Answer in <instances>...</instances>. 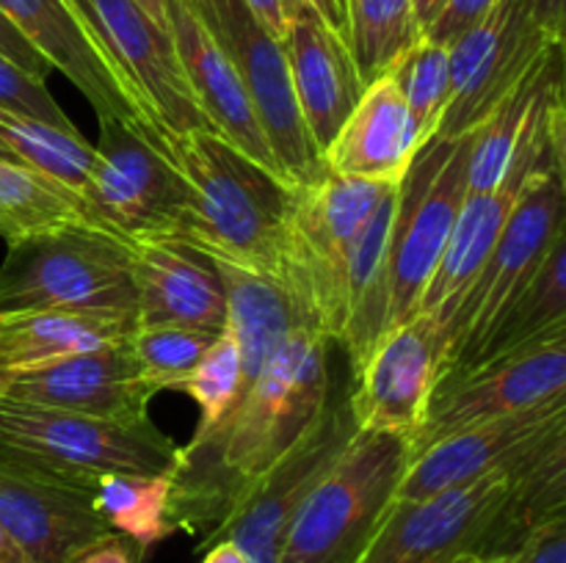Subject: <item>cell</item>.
<instances>
[{
    "instance_id": "1",
    "label": "cell",
    "mask_w": 566,
    "mask_h": 563,
    "mask_svg": "<svg viewBox=\"0 0 566 563\" xmlns=\"http://www.w3.org/2000/svg\"><path fill=\"white\" fill-rule=\"evenodd\" d=\"M332 346L318 329L296 326L230 417L205 442L180 447V467L171 475L177 530L205 539L232 502L302 439L329 401Z\"/></svg>"
},
{
    "instance_id": "2",
    "label": "cell",
    "mask_w": 566,
    "mask_h": 563,
    "mask_svg": "<svg viewBox=\"0 0 566 563\" xmlns=\"http://www.w3.org/2000/svg\"><path fill=\"white\" fill-rule=\"evenodd\" d=\"M166 152L188 191L180 232L171 243L280 282L291 182L213 130L166 138Z\"/></svg>"
},
{
    "instance_id": "3",
    "label": "cell",
    "mask_w": 566,
    "mask_h": 563,
    "mask_svg": "<svg viewBox=\"0 0 566 563\" xmlns=\"http://www.w3.org/2000/svg\"><path fill=\"white\" fill-rule=\"evenodd\" d=\"M390 188L387 182L354 180L329 169L318 180L293 188L282 232L280 285L298 320L332 342L340 323L348 254Z\"/></svg>"
},
{
    "instance_id": "4",
    "label": "cell",
    "mask_w": 566,
    "mask_h": 563,
    "mask_svg": "<svg viewBox=\"0 0 566 563\" xmlns=\"http://www.w3.org/2000/svg\"><path fill=\"white\" fill-rule=\"evenodd\" d=\"M409 442L357 431L298 506L276 563H354L390 506Z\"/></svg>"
},
{
    "instance_id": "5",
    "label": "cell",
    "mask_w": 566,
    "mask_h": 563,
    "mask_svg": "<svg viewBox=\"0 0 566 563\" xmlns=\"http://www.w3.org/2000/svg\"><path fill=\"white\" fill-rule=\"evenodd\" d=\"M0 312H133L130 243L92 226H64L9 246Z\"/></svg>"
},
{
    "instance_id": "6",
    "label": "cell",
    "mask_w": 566,
    "mask_h": 563,
    "mask_svg": "<svg viewBox=\"0 0 566 563\" xmlns=\"http://www.w3.org/2000/svg\"><path fill=\"white\" fill-rule=\"evenodd\" d=\"M136 119L166 144L210 130L193 103L175 42L136 0H70Z\"/></svg>"
},
{
    "instance_id": "7",
    "label": "cell",
    "mask_w": 566,
    "mask_h": 563,
    "mask_svg": "<svg viewBox=\"0 0 566 563\" xmlns=\"http://www.w3.org/2000/svg\"><path fill=\"white\" fill-rule=\"evenodd\" d=\"M564 169L531 177L479 279L446 329L440 379L468 368L564 235Z\"/></svg>"
},
{
    "instance_id": "8",
    "label": "cell",
    "mask_w": 566,
    "mask_h": 563,
    "mask_svg": "<svg viewBox=\"0 0 566 563\" xmlns=\"http://www.w3.org/2000/svg\"><path fill=\"white\" fill-rule=\"evenodd\" d=\"M468 152L470 132L453 141H429L401 180L387 259L385 331L418 315L468 196Z\"/></svg>"
},
{
    "instance_id": "9",
    "label": "cell",
    "mask_w": 566,
    "mask_h": 563,
    "mask_svg": "<svg viewBox=\"0 0 566 563\" xmlns=\"http://www.w3.org/2000/svg\"><path fill=\"white\" fill-rule=\"evenodd\" d=\"M92 174L81 199L125 243L175 241L188 191L166 144L130 121L99 116Z\"/></svg>"
},
{
    "instance_id": "10",
    "label": "cell",
    "mask_w": 566,
    "mask_h": 563,
    "mask_svg": "<svg viewBox=\"0 0 566 563\" xmlns=\"http://www.w3.org/2000/svg\"><path fill=\"white\" fill-rule=\"evenodd\" d=\"M0 447L83 478L108 472L175 475L180 467V447L149 414L92 417L0 403Z\"/></svg>"
},
{
    "instance_id": "11",
    "label": "cell",
    "mask_w": 566,
    "mask_h": 563,
    "mask_svg": "<svg viewBox=\"0 0 566 563\" xmlns=\"http://www.w3.org/2000/svg\"><path fill=\"white\" fill-rule=\"evenodd\" d=\"M188 3L235 66L285 180L293 188L318 180L326 166L298 114L282 39L265 31L263 22L249 11L243 0H188Z\"/></svg>"
},
{
    "instance_id": "12",
    "label": "cell",
    "mask_w": 566,
    "mask_h": 563,
    "mask_svg": "<svg viewBox=\"0 0 566 563\" xmlns=\"http://www.w3.org/2000/svg\"><path fill=\"white\" fill-rule=\"evenodd\" d=\"M357 431L348 395L326 401L302 439L232 502L227 517L199 541V550H208L216 541H232L249 563H276L298 506Z\"/></svg>"
},
{
    "instance_id": "13",
    "label": "cell",
    "mask_w": 566,
    "mask_h": 563,
    "mask_svg": "<svg viewBox=\"0 0 566 563\" xmlns=\"http://www.w3.org/2000/svg\"><path fill=\"white\" fill-rule=\"evenodd\" d=\"M558 397H566V331L437 381L423 423L407 439L409 456L468 425L528 412Z\"/></svg>"
},
{
    "instance_id": "14",
    "label": "cell",
    "mask_w": 566,
    "mask_h": 563,
    "mask_svg": "<svg viewBox=\"0 0 566 563\" xmlns=\"http://www.w3.org/2000/svg\"><path fill=\"white\" fill-rule=\"evenodd\" d=\"M94 480L0 447V528L28 563H70L111 533L94 511Z\"/></svg>"
},
{
    "instance_id": "15",
    "label": "cell",
    "mask_w": 566,
    "mask_h": 563,
    "mask_svg": "<svg viewBox=\"0 0 566 563\" xmlns=\"http://www.w3.org/2000/svg\"><path fill=\"white\" fill-rule=\"evenodd\" d=\"M514 472L453 486L423 500H390L354 563H457L481 555Z\"/></svg>"
},
{
    "instance_id": "16",
    "label": "cell",
    "mask_w": 566,
    "mask_h": 563,
    "mask_svg": "<svg viewBox=\"0 0 566 563\" xmlns=\"http://www.w3.org/2000/svg\"><path fill=\"white\" fill-rule=\"evenodd\" d=\"M558 442H566V397L468 425L409 456L392 500H423L490 475L517 472Z\"/></svg>"
},
{
    "instance_id": "17",
    "label": "cell",
    "mask_w": 566,
    "mask_h": 563,
    "mask_svg": "<svg viewBox=\"0 0 566 563\" xmlns=\"http://www.w3.org/2000/svg\"><path fill=\"white\" fill-rule=\"evenodd\" d=\"M547 47L556 44H547L531 25L525 0H497L475 25L448 44L451 94L431 141H453L475 130Z\"/></svg>"
},
{
    "instance_id": "18",
    "label": "cell",
    "mask_w": 566,
    "mask_h": 563,
    "mask_svg": "<svg viewBox=\"0 0 566 563\" xmlns=\"http://www.w3.org/2000/svg\"><path fill=\"white\" fill-rule=\"evenodd\" d=\"M446 334L429 315L418 312L376 340L354 373L348 406L359 431L412 436L440 379Z\"/></svg>"
},
{
    "instance_id": "19",
    "label": "cell",
    "mask_w": 566,
    "mask_h": 563,
    "mask_svg": "<svg viewBox=\"0 0 566 563\" xmlns=\"http://www.w3.org/2000/svg\"><path fill=\"white\" fill-rule=\"evenodd\" d=\"M155 395L158 392L138 375L125 340L70 353L0 381V403L92 417H142Z\"/></svg>"
},
{
    "instance_id": "20",
    "label": "cell",
    "mask_w": 566,
    "mask_h": 563,
    "mask_svg": "<svg viewBox=\"0 0 566 563\" xmlns=\"http://www.w3.org/2000/svg\"><path fill=\"white\" fill-rule=\"evenodd\" d=\"M166 20L193 103L210 130L285 180L241 77L208 25L199 20L188 0H166Z\"/></svg>"
},
{
    "instance_id": "21",
    "label": "cell",
    "mask_w": 566,
    "mask_h": 563,
    "mask_svg": "<svg viewBox=\"0 0 566 563\" xmlns=\"http://www.w3.org/2000/svg\"><path fill=\"white\" fill-rule=\"evenodd\" d=\"M130 282L136 323L186 326L221 334L227 329V290L210 257L171 241L130 243Z\"/></svg>"
},
{
    "instance_id": "22",
    "label": "cell",
    "mask_w": 566,
    "mask_h": 563,
    "mask_svg": "<svg viewBox=\"0 0 566 563\" xmlns=\"http://www.w3.org/2000/svg\"><path fill=\"white\" fill-rule=\"evenodd\" d=\"M282 44L291 66L298 114L315 149L324 158L343 121L357 108L365 86L348 53V44L310 9L293 11Z\"/></svg>"
},
{
    "instance_id": "23",
    "label": "cell",
    "mask_w": 566,
    "mask_h": 563,
    "mask_svg": "<svg viewBox=\"0 0 566 563\" xmlns=\"http://www.w3.org/2000/svg\"><path fill=\"white\" fill-rule=\"evenodd\" d=\"M423 141L392 75L376 77L348 114L335 141L324 152V166L354 180L396 185L407 177Z\"/></svg>"
},
{
    "instance_id": "24",
    "label": "cell",
    "mask_w": 566,
    "mask_h": 563,
    "mask_svg": "<svg viewBox=\"0 0 566 563\" xmlns=\"http://www.w3.org/2000/svg\"><path fill=\"white\" fill-rule=\"evenodd\" d=\"M0 11L44 55V61L53 70H59L72 86L81 88L88 105L97 110V119L99 116H114V119L130 121V125L149 132L136 119L127 99L122 97L114 75L99 59L97 47L77 20L70 0H0ZM149 136L158 138L155 132H149Z\"/></svg>"
},
{
    "instance_id": "25",
    "label": "cell",
    "mask_w": 566,
    "mask_h": 563,
    "mask_svg": "<svg viewBox=\"0 0 566 563\" xmlns=\"http://www.w3.org/2000/svg\"><path fill=\"white\" fill-rule=\"evenodd\" d=\"M401 182L387 191L379 208L363 226L348 254L346 276H343L340 323L335 342L352 359V373L363 368L365 357L385 334L387 320V259H390L392 226L398 215Z\"/></svg>"
},
{
    "instance_id": "26",
    "label": "cell",
    "mask_w": 566,
    "mask_h": 563,
    "mask_svg": "<svg viewBox=\"0 0 566 563\" xmlns=\"http://www.w3.org/2000/svg\"><path fill=\"white\" fill-rule=\"evenodd\" d=\"M133 312H0V381L127 340Z\"/></svg>"
},
{
    "instance_id": "27",
    "label": "cell",
    "mask_w": 566,
    "mask_h": 563,
    "mask_svg": "<svg viewBox=\"0 0 566 563\" xmlns=\"http://www.w3.org/2000/svg\"><path fill=\"white\" fill-rule=\"evenodd\" d=\"M64 226L105 230L77 193L22 163L0 160V235L9 246ZM114 235V232H111Z\"/></svg>"
},
{
    "instance_id": "28",
    "label": "cell",
    "mask_w": 566,
    "mask_h": 563,
    "mask_svg": "<svg viewBox=\"0 0 566 563\" xmlns=\"http://www.w3.org/2000/svg\"><path fill=\"white\" fill-rule=\"evenodd\" d=\"M558 331H566V235L553 243L542 268L536 270L528 287L520 293L512 309L503 315L501 323L495 326L490 340L481 346V351L475 353L468 368L484 362V359L501 357V353L517 351V348L531 346V342L545 340V337L558 334Z\"/></svg>"
},
{
    "instance_id": "29",
    "label": "cell",
    "mask_w": 566,
    "mask_h": 563,
    "mask_svg": "<svg viewBox=\"0 0 566 563\" xmlns=\"http://www.w3.org/2000/svg\"><path fill=\"white\" fill-rule=\"evenodd\" d=\"M564 44L547 47L545 55L497 99L495 108L470 130V152H468V193L495 191L506 180L512 169L514 149H517L520 132H523L525 116H528L534 94L539 88L542 75L551 64L553 53Z\"/></svg>"
},
{
    "instance_id": "30",
    "label": "cell",
    "mask_w": 566,
    "mask_h": 563,
    "mask_svg": "<svg viewBox=\"0 0 566 563\" xmlns=\"http://www.w3.org/2000/svg\"><path fill=\"white\" fill-rule=\"evenodd\" d=\"M94 511L111 530L147 552L177 530L171 519V475H99L94 480Z\"/></svg>"
},
{
    "instance_id": "31",
    "label": "cell",
    "mask_w": 566,
    "mask_h": 563,
    "mask_svg": "<svg viewBox=\"0 0 566 563\" xmlns=\"http://www.w3.org/2000/svg\"><path fill=\"white\" fill-rule=\"evenodd\" d=\"M346 44L363 86L387 75L423 39L412 0H346Z\"/></svg>"
},
{
    "instance_id": "32",
    "label": "cell",
    "mask_w": 566,
    "mask_h": 563,
    "mask_svg": "<svg viewBox=\"0 0 566 563\" xmlns=\"http://www.w3.org/2000/svg\"><path fill=\"white\" fill-rule=\"evenodd\" d=\"M0 138L17 160L81 196L94 163V147L75 127H53L0 108Z\"/></svg>"
},
{
    "instance_id": "33",
    "label": "cell",
    "mask_w": 566,
    "mask_h": 563,
    "mask_svg": "<svg viewBox=\"0 0 566 563\" xmlns=\"http://www.w3.org/2000/svg\"><path fill=\"white\" fill-rule=\"evenodd\" d=\"M241 348H238L235 334H232L230 329H224L213 342H210L208 351H205L202 359L197 362V368H193L191 373H188V379L180 384L177 392H186V395L199 406L197 434L188 442V447L208 439V436L230 417L232 408L241 403Z\"/></svg>"
},
{
    "instance_id": "34",
    "label": "cell",
    "mask_w": 566,
    "mask_h": 563,
    "mask_svg": "<svg viewBox=\"0 0 566 563\" xmlns=\"http://www.w3.org/2000/svg\"><path fill=\"white\" fill-rule=\"evenodd\" d=\"M219 334L166 323H136L127 334V351L138 375L155 392L180 390L210 342Z\"/></svg>"
},
{
    "instance_id": "35",
    "label": "cell",
    "mask_w": 566,
    "mask_h": 563,
    "mask_svg": "<svg viewBox=\"0 0 566 563\" xmlns=\"http://www.w3.org/2000/svg\"><path fill=\"white\" fill-rule=\"evenodd\" d=\"M403 103H407L409 116L418 127L420 141L426 144L434 138L440 127L442 114H446L448 94H451V72H448V47L431 39H420L418 44L401 55L390 70Z\"/></svg>"
},
{
    "instance_id": "36",
    "label": "cell",
    "mask_w": 566,
    "mask_h": 563,
    "mask_svg": "<svg viewBox=\"0 0 566 563\" xmlns=\"http://www.w3.org/2000/svg\"><path fill=\"white\" fill-rule=\"evenodd\" d=\"M0 108L33 116V119H42L53 127H75L59 108V103L50 97L44 81L28 75L3 53H0Z\"/></svg>"
},
{
    "instance_id": "37",
    "label": "cell",
    "mask_w": 566,
    "mask_h": 563,
    "mask_svg": "<svg viewBox=\"0 0 566 563\" xmlns=\"http://www.w3.org/2000/svg\"><path fill=\"white\" fill-rule=\"evenodd\" d=\"M512 563H566V513L542 522L514 552Z\"/></svg>"
},
{
    "instance_id": "38",
    "label": "cell",
    "mask_w": 566,
    "mask_h": 563,
    "mask_svg": "<svg viewBox=\"0 0 566 563\" xmlns=\"http://www.w3.org/2000/svg\"><path fill=\"white\" fill-rule=\"evenodd\" d=\"M495 3L497 0H446L440 17L431 22V28L423 36L448 47L459 33L468 31L470 25H475V22H479Z\"/></svg>"
},
{
    "instance_id": "39",
    "label": "cell",
    "mask_w": 566,
    "mask_h": 563,
    "mask_svg": "<svg viewBox=\"0 0 566 563\" xmlns=\"http://www.w3.org/2000/svg\"><path fill=\"white\" fill-rule=\"evenodd\" d=\"M0 53H3L6 59L14 61V64L20 66V70H25L31 77H36V81L48 83V75L53 72V66L44 61V55L39 53V50L33 47L9 20H6L3 11H0Z\"/></svg>"
},
{
    "instance_id": "40",
    "label": "cell",
    "mask_w": 566,
    "mask_h": 563,
    "mask_svg": "<svg viewBox=\"0 0 566 563\" xmlns=\"http://www.w3.org/2000/svg\"><path fill=\"white\" fill-rule=\"evenodd\" d=\"M142 555L144 550L136 541L111 530V533L99 535L97 541L83 546L70 563H142Z\"/></svg>"
},
{
    "instance_id": "41",
    "label": "cell",
    "mask_w": 566,
    "mask_h": 563,
    "mask_svg": "<svg viewBox=\"0 0 566 563\" xmlns=\"http://www.w3.org/2000/svg\"><path fill=\"white\" fill-rule=\"evenodd\" d=\"M528 3L531 25L536 28L547 44H564L566 0H525Z\"/></svg>"
},
{
    "instance_id": "42",
    "label": "cell",
    "mask_w": 566,
    "mask_h": 563,
    "mask_svg": "<svg viewBox=\"0 0 566 563\" xmlns=\"http://www.w3.org/2000/svg\"><path fill=\"white\" fill-rule=\"evenodd\" d=\"M291 14L296 9H310L321 22H324L329 31H335L337 36L346 42L348 33V20H346V0H285Z\"/></svg>"
},
{
    "instance_id": "43",
    "label": "cell",
    "mask_w": 566,
    "mask_h": 563,
    "mask_svg": "<svg viewBox=\"0 0 566 563\" xmlns=\"http://www.w3.org/2000/svg\"><path fill=\"white\" fill-rule=\"evenodd\" d=\"M254 17L265 25V31L274 33L276 39L285 36L287 22H291V9L285 0H243Z\"/></svg>"
},
{
    "instance_id": "44",
    "label": "cell",
    "mask_w": 566,
    "mask_h": 563,
    "mask_svg": "<svg viewBox=\"0 0 566 563\" xmlns=\"http://www.w3.org/2000/svg\"><path fill=\"white\" fill-rule=\"evenodd\" d=\"M202 563H249L247 555L232 541H216L205 550Z\"/></svg>"
},
{
    "instance_id": "45",
    "label": "cell",
    "mask_w": 566,
    "mask_h": 563,
    "mask_svg": "<svg viewBox=\"0 0 566 563\" xmlns=\"http://www.w3.org/2000/svg\"><path fill=\"white\" fill-rule=\"evenodd\" d=\"M412 6H415V17H418L420 22V31L426 33L431 28V22L440 17L446 0H412Z\"/></svg>"
},
{
    "instance_id": "46",
    "label": "cell",
    "mask_w": 566,
    "mask_h": 563,
    "mask_svg": "<svg viewBox=\"0 0 566 563\" xmlns=\"http://www.w3.org/2000/svg\"><path fill=\"white\" fill-rule=\"evenodd\" d=\"M0 563H28L25 555L17 550V544L9 539L3 528H0Z\"/></svg>"
},
{
    "instance_id": "47",
    "label": "cell",
    "mask_w": 566,
    "mask_h": 563,
    "mask_svg": "<svg viewBox=\"0 0 566 563\" xmlns=\"http://www.w3.org/2000/svg\"><path fill=\"white\" fill-rule=\"evenodd\" d=\"M136 3L142 6V9L147 11V14L153 17L164 31H169V20H166V0H136Z\"/></svg>"
},
{
    "instance_id": "48",
    "label": "cell",
    "mask_w": 566,
    "mask_h": 563,
    "mask_svg": "<svg viewBox=\"0 0 566 563\" xmlns=\"http://www.w3.org/2000/svg\"><path fill=\"white\" fill-rule=\"evenodd\" d=\"M457 563H512V557H479V555H468V557H462V561H457Z\"/></svg>"
},
{
    "instance_id": "49",
    "label": "cell",
    "mask_w": 566,
    "mask_h": 563,
    "mask_svg": "<svg viewBox=\"0 0 566 563\" xmlns=\"http://www.w3.org/2000/svg\"><path fill=\"white\" fill-rule=\"evenodd\" d=\"M0 160H11V163H20V160H17L14 155H11V149L6 147V141H3V138H0Z\"/></svg>"
}]
</instances>
